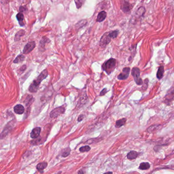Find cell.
<instances>
[{
	"label": "cell",
	"instance_id": "8",
	"mask_svg": "<svg viewBox=\"0 0 174 174\" xmlns=\"http://www.w3.org/2000/svg\"><path fill=\"white\" fill-rule=\"evenodd\" d=\"M35 43L33 41L28 43L25 45V47L24 48L23 53L25 54H28L30 53L35 48Z\"/></svg>",
	"mask_w": 174,
	"mask_h": 174
},
{
	"label": "cell",
	"instance_id": "6",
	"mask_svg": "<svg viewBox=\"0 0 174 174\" xmlns=\"http://www.w3.org/2000/svg\"><path fill=\"white\" fill-rule=\"evenodd\" d=\"M121 8L124 12L127 13L129 12L132 8V5L128 2L125 1V0H123L121 2Z\"/></svg>",
	"mask_w": 174,
	"mask_h": 174
},
{
	"label": "cell",
	"instance_id": "11",
	"mask_svg": "<svg viewBox=\"0 0 174 174\" xmlns=\"http://www.w3.org/2000/svg\"><path fill=\"white\" fill-rule=\"evenodd\" d=\"M107 17V13L105 11H102L100 12L96 18V21L98 22H102Z\"/></svg>",
	"mask_w": 174,
	"mask_h": 174
},
{
	"label": "cell",
	"instance_id": "9",
	"mask_svg": "<svg viewBox=\"0 0 174 174\" xmlns=\"http://www.w3.org/2000/svg\"><path fill=\"white\" fill-rule=\"evenodd\" d=\"M41 132V128L40 127H36L34 128L31 132L30 136L32 139H37V138L39 136L40 133Z\"/></svg>",
	"mask_w": 174,
	"mask_h": 174
},
{
	"label": "cell",
	"instance_id": "2",
	"mask_svg": "<svg viewBox=\"0 0 174 174\" xmlns=\"http://www.w3.org/2000/svg\"><path fill=\"white\" fill-rule=\"evenodd\" d=\"M116 64V60L114 58H110L106 61L102 65V69L106 73L109 75L115 69Z\"/></svg>",
	"mask_w": 174,
	"mask_h": 174
},
{
	"label": "cell",
	"instance_id": "14",
	"mask_svg": "<svg viewBox=\"0 0 174 174\" xmlns=\"http://www.w3.org/2000/svg\"><path fill=\"white\" fill-rule=\"evenodd\" d=\"M164 67L163 66H160V67L158 68L157 73V78L158 79H161L163 76V74H164Z\"/></svg>",
	"mask_w": 174,
	"mask_h": 174
},
{
	"label": "cell",
	"instance_id": "22",
	"mask_svg": "<svg viewBox=\"0 0 174 174\" xmlns=\"http://www.w3.org/2000/svg\"><path fill=\"white\" fill-rule=\"evenodd\" d=\"M90 150V147L88 146H85L84 147H82L79 149L80 152L84 153L85 152H88Z\"/></svg>",
	"mask_w": 174,
	"mask_h": 174
},
{
	"label": "cell",
	"instance_id": "29",
	"mask_svg": "<svg viewBox=\"0 0 174 174\" xmlns=\"http://www.w3.org/2000/svg\"><path fill=\"white\" fill-rule=\"evenodd\" d=\"M78 173H83V172L82 171H79Z\"/></svg>",
	"mask_w": 174,
	"mask_h": 174
},
{
	"label": "cell",
	"instance_id": "10",
	"mask_svg": "<svg viewBox=\"0 0 174 174\" xmlns=\"http://www.w3.org/2000/svg\"><path fill=\"white\" fill-rule=\"evenodd\" d=\"M14 111L17 114H22L25 111V108L22 105L18 104L14 106Z\"/></svg>",
	"mask_w": 174,
	"mask_h": 174
},
{
	"label": "cell",
	"instance_id": "13",
	"mask_svg": "<svg viewBox=\"0 0 174 174\" xmlns=\"http://www.w3.org/2000/svg\"><path fill=\"white\" fill-rule=\"evenodd\" d=\"M138 155H139V153H137L135 151H131L129 153H128V154L127 155V157L128 158V159H129L130 160H132V159H136V158L137 157Z\"/></svg>",
	"mask_w": 174,
	"mask_h": 174
},
{
	"label": "cell",
	"instance_id": "25",
	"mask_svg": "<svg viewBox=\"0 0 174 174\" xmlns=\"http://www.w3.org/2000/svg\"><path fill=\"white\" fill-rule=\"evenodd\" d=\"M110 35L111 36V37L112 38H115L117 37V35L119 34V31L117 30H115V31H111L110 32Z\"/></svg>",
	"mask_w": 174,
	"mask_h": 174
},
{
	"label": "cell",
	"instance_id": "12",
	"mask_svg": "<svg viewBox=\"0 0 174 174\" xmlns=\"http://www.w3.org/2000/svg\"><path fill=\"white\" fill-rule=\"evenodd\" d=\"M48 163L46 162H43L39 163L38 164L36 165L37 170L40 172H43V170L47 167Z\"/></svg>",
	"mask_w": 174,
	"mask_h": 174
},
{
	"label": "cell",
	"instance_id": "24",
	"mask_svg": "<svg viewBox=\"0 0 174 174\" xmlns=\"http://www.w3.org/2000/svg\"><path fill=\"white\" fill-rule=\"evenodd\" d=\"M48 39L47 38H46L45 37H44L42 39L40 40V44H39V47H41V48H42L43 47H44V45L47 43V40H48Z\"/></svg>",
	"mask_w": 174,
	"mask_h": 174
},
{
	"label": "cell",
	"instance_id": "23",
	"mask_svg": "<svg viewBox=\"0 0 174 174\" xmlns=\"http://www.w3.org/2000/svg\"><path fill=\"white\" fill-rule=\"evenodd\" d=\"M70 148H66L65 149H64V152L62 153V157H66L68 156L70 154Z\"/></svg>",
	"mask_w": 174,
	"mask_h": 174
},
{
	"label": "cell",
	"instance_id": "4",
	"mask_svg": "<svg viewBox=\"0 0 174 174\" xmlns=\"http://www.w3.org/2000/svg\"><path fill=\"white\" fill-rule=\"evenodd\" d=\"M112 37L110 35V33L107 32L105 33L103 36H102L100 42V44L101 47L102 48H105L106 46L109 44L110 42Z\"/></svg>",
	"mask_w": 174,
	"mask_h": 174
},
{
	"label": "cell",
	"instance_id": "20",
	"mask_svg": "<svg viewBox=\"0 0 174 174\" xmlns=\"http://www.w3.org/2000/svg\"><path fill=\"white\" fill-rule=\"evenodd\" d=\"M87 24V20H80L79 22H78L76 24V27L77 28L79 29L81 27H82L84 26H85Z\"/></svg>",
	"mask_w": 174,
	"mask_h": 174
},
{
	"label": "cell",
	"instance_id": "5",
	"mask_svg": "<svg viewBox=\"0 0 174 174\" xmlns=\"http://www.w3.org/2000/svg\"><path fill=\"white\" fill-rule=\"evenodd\" d=\"M65 111L64 108L62 107H57L54 110H53L51 112L50 114V116L51 118H55V117H57L61 114L63 113Z\"/></svg>",
	"mask_w": 174,
	"mask_h": 174
},
{
	"label": "cell",
	"instance_id": "15",
	"mask_svg": "<svg viewBox=\"0 0 174 174\" xmlns=\"http://www.w3.org/2000/svg\"><path fill=\"white\" fill-rule=\"evenodd\" d=\"M25 31L24 30H19V31H18L17 33V34H15V37H14V40L15 41V42L19 40L20 37H22V36H24L25 35Z\"/></svg>",
	"mask_w": 174,
	"mask_h": 174
},
{
	"label": "cell",
	"instance_id": "16",
	"mask_svg": "<svg viewBox=\"0 0 174 174\" xmlns=\"http://www.w3.org/2000/svg\"><path fill=\"white\" fill-rule=\"evenodd\" d=\"M17 18L18 21L19 22V24L20 26H23L24 25V24L23 22V20L24 19V14H23V13L21 12L18 13L17 15Z\"/></svg>",
	"mask_w": 174,
	"mask_h": 174
},
{
	"label": "cell",
	"instance_id": "7",
	"mask_svg": "<svg viewBox=\"0 0 174 174\" xmlns=\"http://www.w3.org/2000/svg\"><path fill=\"white\" fill-rule=\"evenodd\" d=\"M130 71V68L127 67L125 68L122 70V73H121L118 76L117 79L120 80H124L127 79L129 76V73Z\"/></svg>",
	"mask_w": 174,
	"mask_h": 174
},
{
	"label": "cell",
	"instance_id": "19",
	"mask_svg": "<svg viewBox=\"0 0 174 174\" xmlns=\"http://www.w3.org/2000/svg\"><path fill=\"white\" fill-rule=\"evenodd\" d=\"M24 59H25V56L24 55H19L14 59L13 62L14 63H18L19 62H21L23 61H24Z\"/></svg>",
	"mask_w": 174,
	"mask_h": 174
},
{
	"label": "cell",
	"instance_id": "21",
	"mask_svg": "<svg viewBox=\"0 0 174 174\" xmlns=\"http://www.w3.org/2000/svg\"><path fill=\"white\" fill-rule=\"evenodd\" d=\"M85 0H75V2L76 5V7L79 9L84 3Z\"/></svg>",
	"mask_w": 174,
	"mask_h": 174
},
{
	"label": "cell",
	"instance_id": "1",
	"mask_svg": "<svg viewBox=\"0 0 174 174\" xmlns=\"http://www.w3.org/2000/svg\"><path fill=\"white\" fill-rule=\"evenodd\" d=\"M48 75V73L47 70H44L41 74L38 76L36 79L34 80L33 83L30 85L29 90L30 92L31 93H36L38 89V87L40 83L42 82L43 80L45 79L47 77Z\"/></svg>",
	"mask_w": 174,
	"mask_h": 174
},
{
	"label": "cell",
	"instance_id": "28",
	"mask_svg": "<svg viewBox=\"0 0 174 174\" xmlns=\"http://www.w3.org/2000/svg\"><path fill=\"white\" fill-rule=\"evenodd\" d=\"M25 10H26V9H25V7H22H22H20V8H19V10H20V11L21 12H24Z\"/></svg>",
	"mask_w": 174,
	"mask_h": 174
},
{
	"label": "cell",
	"instance_id": "18",
	"mask_svg": "<svg viewBox=\"0 0 174 174\" xmlns=\"http://www.w3.org/2000/svg\"><path fill=\"white\" fill-rule=\"evenodd\" d=\"M150 167V165L149 164V163L148 162L141 163L139 166V168L141 170H147L149 169Z\"/></svg>",
	"mask_w": 174,
	"mask_h": 174
},
{
	"label": "cell",
	"instance_id": "27",
	"mask_svg": "<svg viewBox=\"0 0 174 174\" xmlns=\"http://www.w3.org/2000/svg\"><path fill=\"white\" fill-rule=\"evenodd\" d=\"M84 119V115L83 114H81L79 116L78 118V122H81Z\"/></svg>",
	"mask_w": 174,
	"mask_h": 174
},
{
	"label": "cell",
	"instance_id": "26",
	"mask_svg": "<svg viewBox=\"0 0 174 174\" xmlns=\"http://www.w3.org/2000/svg\"><path fill=\"white\" fill-rule=\"evenodd\" d=\"M107 91H108V90H107V88H104L103 90H102V91H101V92L100 93V96H103V95H104L107 93Z\"/></svg>",
	"mask_w": 174,
	"mask_h": 174
},
{
	"label": "cell",
	"instance_id": "17",
	"mask_svg": "<svg viewBox=\"0 0 174 174\" xmlns=\"http://www.w3.org/2000/svg\"><path fill=\"white\" fill-rule=\"evenodd\" d=\"M126 121H127V120L126 118H122L121 120L117 121L116 122V123H115V127L120 128L121 127H122V126H124L126 123Z\"/></svg>",
	"mask_w": 174,
	"mask_h": 174
},
{
	"label": "cell",
	"instance_id": "3",
	"mask_svg": "<svg viewBox=\"0 0 174 174\" xmlns=\"http://www.w3.org/2000/svg\"><path fill=\"white\" fill-rule=\"evenodd\" d=\"M131 74L132 76L133 77L136 83L139 85H142L143 81L141 78L140 77V70L138 68H133V69L132 70Z\"/></svg>",
	"mask_w": 174,
	"mask_h": 174
}]
</instances>
